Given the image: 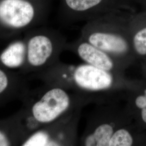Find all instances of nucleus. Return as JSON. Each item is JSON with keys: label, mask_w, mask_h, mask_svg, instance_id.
<instances>
[{"label": "nucleus", "mask_w": 146, "mask_h": 146, "mask_svg": "<svg viewBox=\"0 0 146 146\" xmlns=\"http://www.w3.org/2000/svg\"><path fill=\"white\" fill-rule=\"evenodd\" d=\"M126 11L111 13L87 21L81 38L109 54L122 67L132 47Z\"/></svg>", "instance_id": "nucleus-1"}, {"label": "nucleus", "mask_w": 146, "mask_h": 146, "mask_svg": "<svg viewBox=\"0 0 146 146\" xmlns=\"http://www.w3.org/2000/svg\"><path fill=\"white\" fill-rule=\"evenodd\" d=\"M120 75L84 63L74 68L72 81L78 90L82 92H108L122 86Z\"/></svg>", "instance_id": "nucleus-2"}, {"label": "nucleus", "mask_w": 146, "mask_h": 146, "mask_svg": "<svg viewBox=\"0 0 146 146\" xmlns=\"http://www.w3.org/2000/svg\"><path fill=\"white\" fill-rule=\"evenodd\" d=\"M74 18L88 21L129 8V0H63Z\"/></svg>", "instance_id": "nucleus-3"}, {"label": "nucleus", "mask_w": 146, "mask_h": 146, "mask_svg": "<svg viewBox=\"0 0 146 146\" xmlns=\"http://www.w3.org/2000/svg\"><path fill=\"white\" fill-rule=\"evenodd\" d=\"M71 104L70 96L64 90L54 88L47 91L41 99L34 104L33 115L40 123H50L66 113Z\"/></svg>", "instance_id": "nucleus-4"}, {"label": "nucleus", "mask_w": 146, "mask_h": 146, "mask_svg": "<svg viewBox=\"0 0 146 146\" xmlns=\"http://www.w3.org/2000/svg\"><path fill=\"white\" fill-rule=\"evenodd\" d=\"M122 118L108 115L93 120L83 136L82 145L108 146L115 131L123 125Z\"/></svg>", "instance_id": "nucleus-5"}, {"label": "nucleus", "mask_w": 146, "mask_h": 146, "mask_svg": "<svg viewBox=\"0 0 146 146\" xmlns=\"http://www.w3.org/2000/svg\"><path fill=\"white\" fill-rule=\"evenodd\" d=\"M35 11L26 0H2L0 2V21L7 26L20 28L26 26L34 18Z\"/></svg>", "instance_id": "nucleus-6"}, {"label": "nucleus", "mask_w": 146, "mask_h": 146, "mask_svg": "<svg viewBox=\"0 0 146 146\" xmlns=\"http://www.w3.org/2000/svg\"><path fill=\"white\" fill-rule=\"evenodd\" d=\"M75 50L84 63L95 67L121 75L122 67L109 54L80 38Z\"/></svg>", "instance_id": "nucleus-7"}, {"label": "nucleus", "mask_w": 146, "mask_h": 146, "mask_svg": "<svg viewBox=\"0 0 146 146\" xmlns=\"http://www.w3.org/2000/svg\"><path fill=\"white\" fill-rule=\"evenodd\" d=\"M53 52V43L49 37L43 35L34 36L28 45V61L33 66H41L52 57Z\"/></svg>", "instance_id": "nucleus-8"}, {"label": "nucleus", "mask_w": 146, "mask_h": 146, "mask_svg": "<svg viewBox=\"0 0 146 146\" xmlns=\"http://www.w3.org/2000/svg\"><path fill=\"white\" fill-rule=\"evenodd\" d=\"M25 56V46L21 42L11 44L2 53L0 60L5 66L9 68L20 67L24 61Z\"/></svg>", "instance_id": "nucleus-9"}, {"label": "nucleus", "mask_w": 146, "mask_h": 146, "mask_svg": "<svg viewBox=\"0 0 146 146\" xmlns=\"http://www.w3.org/2000/svg\"><path fill=\"white\" fill-rule=\"evenodd\" d=\"M134 143V139L125 127L121 125L114 133L108 146H131Z\"/></svg>", "instance_id": "nucleus-10"}, {"label": "nucleus", "mask_w": 146, "mask_h": 146, "mask_svg": "<svg viewBox=\"0 0 146 146\" xmlns=\"http://www.w3.org/2000/svg\"><path fill=\"white\" fill-rule=\"evenodd\" d=\"M133 49L137 54L146 55V26L136 31L131 37Z\"/></svg>", "instance_id": "nucleus-11"}, {"label": "nucleus", "mask_w": 146, "mask_h": 146, "mask_svg": "<svg viewBox=\"0 0 146 146\" xmlns=\"http://www.w3.org/2000/svg\"><path fill=\"white\" fill-rule=\"evenodd\" d=\"M49 136L46 132L38 131L31 136L23 146H47L49 144Z\"/></svg>", "instance_id": "nucleus-12"}, {"label": "nucleus", "mask_w": 146, "mask_h": 146, "mask_svg": "<svg viewBox=\"0 0 146 146\" xmlns=\"http://www.w3.org/2000/svg\"><path fill=\"white\" fill-rule=\"evenodd\" d=\"M136 107L140 110L141 119L146 124V89L143 90V93L136 96L134 100Z\"/></svg>", "instance_id": "nucleus-13"}, {"label": "nucleus", "mask_w": 146, "mask_h": 146, "mask_svg": "<svg viewBox=\"0 0 146 146\" xmlns=\"http://www.w3.org/2000/svg\"><path fill=\"white\" fill-rule=\"evenodd\" d=\"M8 84V80L5 73L0 70V94L7 87Z\"/></svg>", "instance_id": "nucleus-14"}, {"label": "nucleus", "mask_w": 146, "mask_h": 146, "mask_svg": "<svg viewBox=\"0 0 146 146\" xmlns=\"http://www.w3.org/2000/svg\"><path fill=\"white\" fill-rule=\"evenodd\" d=\"M9 145V142L5 134L0 131V146H7Z\"/></svg>", "instance_id": "nucleus-15"}]
</instances>
